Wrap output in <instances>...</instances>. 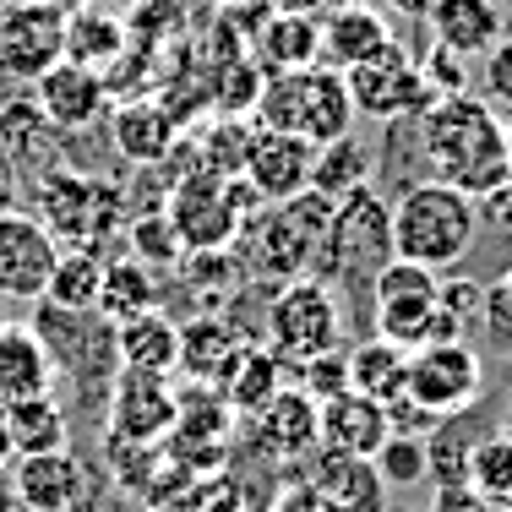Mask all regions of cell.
Segmentation results:
<instances>
[{"label":"cell","mask_w":512,"mask_h":512,"mask_svg":"<svg viewBox=\"0 0 512 512\" xmlns=\"http://www.w3.org/2000/svg\"><path fill=\"white\" fill-rule=\"evenodd\" d=\"M327 6H371V0H327Z\"/></svg>","instance_id":"49"},{"label":"cell","mask_w":512,"mask_h":512,"mask_svg":"<svg viewBox=\"0 0 512 512\" xmlns=\"http://www.w3.org/2000/svg\"><path fill=\"white\" fill-rule=\"evenodd\" d=\"M33 197H39V224L60 240V251H77V246L99 251L120 229V213H126V197L109 180H88L82 169H66V164L44 169Z\"/></svg>","instance_id":"6"},{"label":"cell","mask_w":512,"mask_h":512,"mask_svg":"<svg viewBox=\"0 0 512 512\" xmlns=\"http://www.w3.org/2000/svg\"><path fill=\"white\" fill-rule=\"evenodd\" d=\"M6 425H11V453H17V458H28V453H60V447L71 442L66 409H60L55 393L6 404Z\"/></svg>","instance_id":"29"},{"label":"cell","mask_w":512,"mask_h":512,"mask_svg":"<svg viewBox=\"0 0 512 512\" xmlns=\"http://www.w3.org/2000/svg\"><path fill=\"white\" fill-rule=\"evenodd\" d=\"M431 512H512V507L485 502V496H474V491H469V485H436Z\"/></svg>","instance_id":"42"},{"label":"cell","mask_w":512,"mask_h":512,"mask_svg":"<svg viewBox=\"0 0 512 512\" xmlns=\"http://www.w3.org/2000/svg\"><path fill=\"white\" fill-rule=\"evenodd\" d=\"M316 414H322V404H316L306 387L289 382L273 404L251 414V436H256V447H262L267 458L300 463V458L316 453V442H322V436H316Z\"/></svg>","instance_id":"16"},{"label":"cell","mask_w":512,"mask_h":512,"mask_svg":"<svg viewBox=\"0 0 512 512\" xmlns=\"http://www.w3.org/2000/svg\"><path fill=\"white\" fill-rule=\"evenodd\" d=\"M267 512H338L333 502H327L322 491H316L311 480H300V485H284V491L273 496V507Z\"/></svg>","instance_id":"41"},{"label":"cell","mask_w":512,"mask_h":512,"mask_svg":"<svg viewBox=\"0 0 512 512\" xmlns=\"http://www.w3.org/2000/svg\"><path fill=\"white\" fill-rule=\"evenodd\" d=\"M33 104L39 115L50 120L60 137H77V131H93L109 115V88H104V71L77 66V60H60L50 66L39 82H33Z\"/></svg>","instance_id":"14"},{"label":"cell","mask_w":512,"mask_h":512,"mask_svg":"<svg viewBox=\"0 0 512 512\" xmlns=\"http://www.w3.org/2000/svg\"><path fill=\"white\" fill-rule=\"evenodd\" d=\"M387 262H393V207H387V197H376L371 186L338 197L316 278L333 289L338 284H371Z\"/></svg>","instance_id":"5"},{"label":"cell","mask_w":512,"mask_h":512,"mask_svg":"<svg viewBox=\"0 0 512 512\" xmlns=\"http://www.w3.org/2000/svg\"><path fill=\"white\" fill-rule=\"evenodd\" d=\"M414 126H420V153L431 164V180H442V186H453L474 202H485L512 180L507 126L480 93L431 99L414 115Z\"/></svg>","instance_id":"1"},{"label":"cell","mask_w":512,"mask_h":512,"mask_svg":"<svg viewBox=\"0 0 512 512\" xmlns=\"http://www.w3.org/2000/svg\"><path fill=\"white\" fill-rule=\"evenodd\" d=\"M289 387V365L273 355V349L262 344H246L235 360V371L218 382V393H224V404L235 409V420H251L256 409H267L278 393Z\"/></svg>","instance_id":"26"},{"label":"cell","mask_w":512,"mask_h":512,"mask_svg":"<svg viewBox=\"0 0 512 512\" xmlns=\"http://www.w3.org/2000/svg\"><path fill=\"white\" fill-rule=\"evenodd\" d=\"M311 485L327 496L338 512H393V491L387 480L376 474L371 458H349V453H333V447H316L311 453Z\"/></svg>","instance_id":"19"},{"label":"cell","mask_w":512,"mask_h":512,"mask_svg":"<svg viewBox=\"0 0 512 512\" xmlns=\"http://www.w3.org/2000/svg\"><path fill=\"white\" fill-rule=\"evenodd\" d=\"M0 512H22V502H17V480H11V463H0Z\"/></svg>","instance_id":"46"},{"label":"cell","mask_w":512,"mask_h":512,"mask_svg":"<svg viewBox=\"0 0 512 512\" xmlns=\"http://www.w3.org/2000/svg\"><path fill=\"white\" fill-rule=\"evenodd\" d=\"M251 120L256 126H273V131H295L311 148H327V142L349 137L360 115H355V99L344 88V71L306 66V71H278V77H267Z\"/></svg>","instance_id":"3"},{"label":"cell","mask_w":512,"mask_h":512,"mask_svg":"<svg viewBox=\"0 0 512 512\" xmlns=\"http://www.w3.org/2000/svg\"><path fill=\"white\" fill-rule=\"evenodd\" d=\"M131 44V28L120 17H109L99 6H82V11H66V60L77 66H93V71H109Z\"/></svg>","instance_id":"28"},{"label":"cell","mask_w":512,"mask_h":512,"mask_svg":"<svg viewBox=\"0 0 512 512\" xmlns=\"http://www.w3.org/2000/svg\"><path fill=\"white\" fill-rule=\"evenodd\" d=\"M109 142L126 164H164L180 142V115L164 99H126L109 104Z\"/></svg>","instance_id":"17"},{"label":"cell","mask_w":512,"mask_h":512,"mask_svg":"<svg viewBox=\"0 0 512 512\" xmlns=\"http://www.w3.org/2000/svg\"><path fill=\"white\" fill-rule=\"evenodd\" d=\"M316 447H333V453H349V458H376V447L393 436L387 425V409L376 398H360V393H333L322 398V414H316Z\"/></svg>","instance_id":"18"},{"label":"cell","mask_w":512,"mask_h":512,"mask_svg":"<svg viewBox=\"0 0 512 512\" xmlns=\"http://www.w3.org/2000/svg\"><path fill=\"white\" fill-rule=\"evenodd\" d=\"M420 77H425V88H431L436 99L474 93V60L458 55V50H442V44H431V50L420 55Z\"/></svg>","instance_id":"37"},{"label":"cell","mask_w":512,"mask_h":512,"mask_svg":"<svg viewBox=\"0 0 512 512\" xmlns=\"http://www.w3.org/2000/svg\"><path fill=\"white\" fill-rule=\"evenodd\" d=\"M502 126H507V158H512V115L502 120Z\"/></svg>","instance_id":"50"},{"label":"cell","mask_w":512,"mask_h":512,"mask_svg":"<svg viewBox=\"0 0 512 512\" xmlns=\"http://www.w3.org/2000/svg\"><path fill=\"white\" fill-rule=\"evenodd\" d=\"M175 251H180V240H175L164 213H148L131 224V256L137 262H175Z\"/></svg>","instance_id":"39"},{"label":"cell","mask_w":512,"mask_h":512,"mask_svg":"<svg viewBox=\"0 0 512 512\" xmlns=\"http://www.w3.org/2000/svg\"><path fill=\"white\" fill-rule=\"evenodd\" d=\"M60 240L33 213H0V300H44Z\"/></svg>","instance_id":"13"},{"label":"cell","mask_w":512,"mask_h":512,"mask_svg":"<svg viewBox=\"0 0 512 512\" xmlns=\"http://www.w3.org/2000/svg\"><path fill=\"white\" fill-rule=\"evenodd\" d=\"M507 414H512V393H507ZM507 425H512V420H507Z\"/></svg>","instance_id":"51"},{"label":"cell","mask_w":512,"mask_h":512,"mask_svg":"<svg viewBox=\"0 0 512 512\" xmlns=\"http://www.w3.org/2000/svg\"><path fill=\"white\" fill-rule=\"evenodd\" d=\"M480 218H491V229H502V235H512V180L502 191H491V197L480 202Z\"/></svg>","instance_id":"44"},{"label":"cell","mask_w":512,"mask_h":512,"mask_svg":"<svg viewBox=\"0 0 512 512\" xmlns=\"http://www.w3.org/2000/svg\"><path fill=\"white\" fill-rule=\"evenodd\" d=\"M158 306L153 267L137 256H104V289H99V316L104 322H126Z\"/></svg>","instance_id":"30"},{"label":"cell","mask_w":512,"mask_h":512,"mask_svg":"<svg viewBox=\"0 0 512 512\" xmlns=\"http://www.w3.org/2000/svg\"><path fill=\"white\" fill-rule=\"evenodd\" d=\"M344 365H349V393L376 398L382 409L393 404V398H404L409 349L387 344V338H365V344H349L344 349Z\"/></svg>","instance_id":"27"},{"label":"cell","mask_w":512,"mask_h":512,"mask_svg":"<svg viewBox=\"0 0 512 512\" xmlns=\"http://www.w3.org/2000/svg\"><path fill=\"white\" fill-rule=\"evenodd\" d=\"M485 327H491L502 344H512V262L496 284H485Z\"/></svg>","instance_id":"40"},{"label":"cell","mask_w":512,"mask_h":512,"mask_svg":"<svg viewBox=\"0 0 512 512\" xmlns=\"http://www.w3.org/2000/svg\"><path fill=\"white\" fill-rule=\"evenodd\" d=\"M480 393H485V360L469 338L409 349L404 398L414 409H425L431 420H458L469 404H480Z\"/></svg>","instance_id":"8"},{"label":"cell","mask_w":512,"mask_h":512,"mask_svg":"<svg viewBox=\"0 0 512 512\" xmlns=\"http://www.w3.org/2000/svg\"><path fill=\"white\" fill-rule=\"evenodd\" d=\"M371 316H376V338L398 349H425V344H458L453 322L442 316V273L420 262H393L371 278Z\"/></svg>","instance_id":"4"},{"label":"cell","mask_w":512,"mask_h":512,"mask_svg":"<svg viewBox=\"0 0 512 512\" xmlns=\"http://www.w3.org/2000/svg\"><path fill=\"white\" fill-rule=\"evenodd\" d=\"M387 207H393V256L420 262L431 273H458L485 224L480 202L442 180H414Z\"/></svg>","instance_id":"2"},{"label":"cell","mask_w":512,"mask_h":512,"mask_svg":"<svg viewBox=\"0 0 512 512\" xmlns=\"http://www.w3.org/2000/svg\"><path fill=\"white\" fill-rule=\"evenodd\" d=\"M17 453H11V425H6V404H0V463H11Z\"/></svg>","instance_id":"48"},{"label":"cell","mask_w":512,"mask_h":512,"mask_svg":"<svg viewBox=\"0 0 512 512\" xmlns=\"http://www.w3.org/2000/svg\"><path fill=\"white\" fill-rule=\"evenodd\" d=\"M311 169H316V148L295 131H273L251 120V142H246V164H240V180L262 197L267 207L289 202L300 191H311Z\"/></svg>","instance_id":"12"},{"label":"cell","mask_w":512,"mask_h":512,"mask_svg":"<svg viewBox=\"0 0 512 512\" xmlns=\"http://www.w3.org/2000/svg\"><path fill=\"white\" fill-rule=\"evenodd\" d=\"M442 316L453 322L458 338H469L474 327H485V284L463 273H442Z\"/></svg>","instance_id":"36"},{"label":"cell","mask_w":512,"mask_h":512,"mask_svg":"<svg viewBox=\"0 0 512 512\" xmlns=\"http://www.w3.org/2000/svg\"><path fill=\"white\" fill-rule=\"evenodd\" d=\"M344 88H349V99H355V115L360 120H382V126L414 120L425 104L436 99V93L425 88V77H420V55H409L404 39H393L382 55L349 66Z\"/></svg>","instance_id":"9"},{"label":"cell","mask_w":512,"mask_h":512,"mask_svg":"<svg viewBox=\"0 0 512 512\" xmlns=\"http://www.w3.org/2000/svg\"><path fill=\"white\" fill-rule=\"evenodd\" d=\"M474 82H480V99L491 109H507L512 115V33L491 44V50L480 55V66H474Z\"/></svg>","instance_id":"38"},{"label":"cell","mask_w":512,"mask_h":512,"mask_svg":"<svg viewBox=\"0 0 512 512\" xmlns=\"http://www.w3.org/2000/svg\"><path fill=\"white\" fill-rule=\"evenodd\" d=\"M99 289H104V251H60L50 289H44V306L60 311H99Z\"/></svg>","instance_id":"31"},{"label":"cell","mask_w":512,"mask_h":512,"mask_svg":"<svg viewBox=\"0 0 512 512\" xmlns=\"http://www.w3.org/2000/svg\"><path fill=\"white\" fill-rule=\"evenodd\" d=\"M425 22H431V39L442 44V50H458L469 60H480L507 33L496 0H436Z\"/></svg>","instance_id":"24"},{"label":"cell","mask_w":512,"mask_h":512,"mask_svg":"<svg viewBox=\"0 0 512 512\" xmlns=\"http://www.w3.org/2000/svg\"><path fill=\"white\" fill-rule=\"evenodd\" d=\"M240 349L246 344H240V333L224 316H197V322L180 327V365L175 371H186V382H197V387H218L235 371Z\"/></svg>","instance_id":"25"},{"label":"cell","mask_w":512,"mask_h":512,"mask_svg":"<svg viewBox=\"0 0 512 512\" xmlns=\"http://www.w3.org/2000/svg\"><path fill=\"white\" fill-rule=\"evenodd\" d=\"M50 137H60V131L39 115V104H33V99H11L6 109H0V153H6L11 164H44V169H55Z\"/></svg>","instance_id":"32"},{"label":"cell","mask_w":512,"mask_h":512,"mask_svg":"<svg viewBox=\"0 0 512 512\" xmlns=\"http://www.w3.org/2000/svg\"><path fill=\"white\" fill-rule=\"evenodd\" d=\"M365 175H371V153L355 142V131L338 142H327V148H316V169H311V191H322L327 202L349 197V191L365 186Z\"/></svg>","instance_id":"34"},{"label":"cell","mask_w":512,"mask_h":512,"mask_svg":"<svg viewBox=\"0 0 512 512\" xmlns=\"http://www.w3.org/2000/svg\"><path fill=\"white\" fill-rule=\"evenodd\" d=\"M251 60L267 77L322 66V11H273L251 39Z\"/></svg>","instance_id":"20"},{"label":"cell","mask_w":512,"mask_h":512,"mask_svg":"<svg viewBox=\"0 0 512 512\" xmlns=\"http://www.w3.org/2000/svg\"><path fill=\"white\" fill-rule=\"evenodd\" d=\"M273 11H327V0H267Z\"/></svg>","instance_id":"47"},{"label":"cell","mask_w":512,"mask_h":512,"mask_svg":"<svg viewBox=\"0 0 512 512\" xmlns=\"http://www.w3.org/2000/svg\"><path fill=\"white\" fill-rule=\"evenodd\" d=\"M175 387L169 376H142L120 371L109 387L104 409V442L109 447H164V436L175 431Z\"/></svg>","instance_id":"10"},{"label":"cell","mask_w":512,"mask_h":512,"mask_svg":"<svg viewBox=\"0 0 512 512\" xmlns=\"http://www.w3.org/2000/svg\"><path fill=\"white\" fill-rule=\"evenodd\" d=\"M77 512H126V491H120V485H99V480H88V491H82Z\"/></svg>","instance_id":"43"},{"label":"cell","mask_w":512,"mask_h":512,"mask_svg":"<svg viewBox=\"0 0 512 512\" xmlns=\"http://www.w3.org/2000/svg\"><path fill=\"white\" fill-rule=\"evenodd\" d=\"M393 44V22L376 6H327L322 11V66L349 71Z\"/></svg>","instance_id":"21"},{"label":"cell","mask_w":512,"mask_h":512,"mask_svg":"<svg viewBox=\"0 0 512 512\" xmlns=\"http://www.w3.org/2000/svg\"><path fill=\"white\" fill-rule=\"evenodd\" d=\"M115 360H120V371L175 376V365H180V322H169L158 306L115 322Z\"/></svg>","instance_id":"23"},{"label":"cell","mask_w":512,"mask_h":512,"mask_svg":"<svg viewBox=\"0 0 512 512\" xmlns=\"http://www.w3.org/2000/svg\"><path fill=\"white\" fill-rule=\"evenodd\" d=\"M0 327H6V306H0Z\"/></svg>","instance_id":"52"},{"label":"cell","mask_w":512,"mask_h":512,"mask_svg":"<svg viewBox=\"0 0 512 512\" xmlns=\"http://www.w3.org/2000/svg\"><path fill=\"white\" fill-rule=\"evenodd\" d=\"M463 485H469L474 496H485V502H496V507H512V425L469 442Z\"/></svg>","instance_id":"33"},{"label":"cell","mask_w":512,"mask_h":512,"mask_svg":"<svg viewBox=\"0 0 512 512\" xmlns=\"http://www.w3.org/2000/svg\"><path fill=\"white\" fill-rule=\"evenodd\" d=\"M371 463L387 480V491H409V485H420L425 474H431V463H425V436H387Z\"/></svg>","instance_id":"35"},{"label":"cell","mask_w":512,"mask_h":512,"mask_svg":"<svg viewBox=\"0 0 512 512\" xmlns=\"http://www.w3.org/2000/svg\"><path fill=\"white\" fill-rule=\"evenodd\" d=\"M55 387V360L44 349L39 327L6 322L0 327V404H22Z\"/></svg>","instance_id":"22"},{"label":"cell","mask_w":512,"mask_h":512,"mask_svg":"<svg viewBox=\"0 0 512 512\" xmlns=\"http://www.w3.org/2000/svg\"><path fill=\"white\" fill-rule=\"evenodd\" d=\"M11 480H17L22 512H77L82 491H88V480H93V469L71 453V447H60V453L11 458Z\"/></svg>","instance_id":"15"},{"label":"cell","mask_w":512,"mask_h":512,"mask_svg":"<svg viewBox=\"0 0 512 512\" xmlns=\"http://www.w3.org/2000/svg\"><path fill=\"white\" fill-rule=\"evenodd\" d=\"M267 338H273V355L284 365H306L316 355L344 349V306H338V289L322 284L316 273H300L289 284H278L273 306H267Z\"/></svg>","instance_id":"7"},{"label":"cell","mask_w":512,"mask_h":512,"mask_svg":"<svg viewBox=\"0 0 512 512\" xmlns=\"http://www.w3.org/2000/svg\"><path fill=\"white\" fill-rule=\"evenodd\" d=\"M371 6L387 11V17H398V22H425L436 0H371Z\"/></svg>","instance_id":"45"},{"label":"cell","mask_w":512,"mask_h":512,"mask_svg":"<svg viewBox=\"0 0 512 512\" xmlns=\"http://www.w3.org/2000/svg\"><path fill=\"white\" fill-rule=\"evenodd\" d=\"M60 60H66V11L44 0H11L0 11V77L39 82Z\"/></svg>","instance_id":"11"}]
</instances>
